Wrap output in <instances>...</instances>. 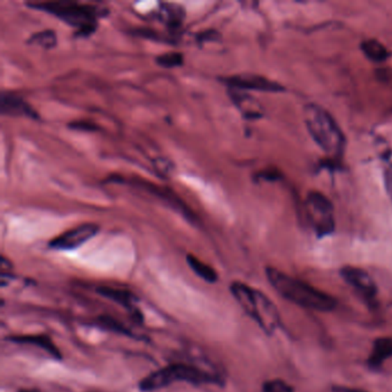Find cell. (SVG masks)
Here are the masks:
<instances>
[{
    "label": "cell",
    "instance_id": "cell-1",
    "mask_svg": "<svg viewBox=\"0 0 392 392\" xmlns=\"http://www.w3.org/2000/svg\"><path fill=\"white\" fill-rule=\"evenodd\" d=\"M266 275L270 286L279 296L300 307L318 312H330L335 309L336 300L330 295L302 279L288 275L274 267L266 268Z\"/></svg>",
    "mask_w": 392,
    "mask_h": 392
},
{
    "label": "cell",
    "instance_id": "cell-2",
    "mask_svg": "<svg viewBox=\"0 0 392 392\" xmlns=\"http://www.w3.org/2000/svg\"><path fill=\"white\" fill-rule=\"evenodd\" d=\"M230 291L244 312L254 320L267 335H272L279 329L281 316L277 307L266 295L240 282H234L230 286Z\"/></svg>",
    "mask_w": 392,
    "mask_h": 392
},
{
    "label": "cell",
    "instance_id": "cell-3",
    "mask_svg": "<svg viewBox=\"0 0 392 392\" xmlns=\"http://www.w3.org/2000/svg\"><path fill=\"white\" fill-rule=\"evenodd\" d=\"M304 119L309 135L327 154L342 156L345 136L335 119L325 108L316 104H309L304 108Z\"/></svg>",
    "mask_w": 392,
    "mask_h": 392
},
{
    "label": "cell",
    "instance_id": "cell-4",
    "mask_svg": "<svg viewBox=\"0 0 392 392\" xmlns=\"http://www.w3.org/2000/svg\"><path fill=\"white\" fill-rule=\"evenodd\" d=\"M28 6L35 10H44L59 17L67 24L76 28L83 36L90 35L96 31L97 20L103 15L105 10L93 6L90 3H77L70 0L61 1H33L27 3Z\"/></svg>",
    "mask_w": 392,
    "mask_h": 392
},
{
    "label": "cell",
    "instance_id": "cell-5",
    "mask_svg": "<svg viewBox=\"0 0 392 392\" xmlns=\"http://www.w3.org/2000/svg\"><path fill=\"white\" fill-rule=\"evenodd\" d=\"M177 381L193 383V384H204V383L219 382V379H216L196 366L173 364L158 369L156 372L151 373L150 375L144 377L140 381V389L144 392L156 391L166 388Z\"/></svg>",
    "mask_w": 392,
    "mask_h": 392
},
{
    "label": "cell",
    "instance_id": "cell-6",
    "mask_svg": "<svg viewBox=\"0 0 392 392\" xmlns=\"http://www.w3.org/2000/svg\"><path fill=\"white\" fill-rule=\"evenodd\" d=\"M309 219L319 236L329 235L335 229L334 206L332 202L319 191H311L307 195Z\"/></svg>",
    "mask_w": 392,
    "mask_h": 392
},
{
    "label": "cell",
    "instance_id": "cell-7",
    "mask_svg": "<svg viewBox=\"0 0 392 392\" xmlns=\"http://www.w3.org/2000/svg\"><path fill=\"white\" fill-rule=\"evenodd\" d=\"M343 279L356 291L362 300L368 304H374L377 296L376 286L372 276L359 267L345 266L341 270Z\"/></svg>",
    "mask_w": 392,
    "mask_h": 392
},
{
    "label": "cell",
    "instance_id": "cell-8",
    "mask_svg": "<svg viewBox=\"0 0 392 392\" xmlns=\"http://www.w3.org/2000/svg\"><path fill=\"white\" fill-rule=\"evenodd\" d=\"M98 231L99 227L96 223H83L73 229L67 230L59 236L54 237V240L49 243V246L51 249L61 251L77 249L79 246L96 236Z\"/></svg>",
    "mask_w": 392,
    "mask_h": 392
},
{
    "label": "cell",
    "instance_id": "cell-9",
    "mask_svg": "<svg viewBox=\"0 0 392 392\" xmlns=\"http://www.w3.org/2000/svg\"><path fill=\"white\" fill-rule=\"evenodd\" d=\"M220 81H222L223 83L227 84L230 89H237V90L265 91V92H279L284 90V88L281 84L256 74H240L234 76L222 77Z\"/></svg>",
    "mask_w": 392,
    "mask_h": 392
},
{
    "label": "cell",
    "instance_id": "cell-10",
    "mask_svg": "<svg viewBox=\"0 0 392 392\" xmlns=\"http://www.w3.org/2000/svg\"><path fill=\"white\" fill-rule=\"evenodd\" d=\"M0 112L10 117H28L38 119V114L33 107L17 93L3 91L0 97Z\"/></svg>",
    "mask_w": 392,
    "mask_h": 392
},
{
    "label": "cell",
    "instance_id": "cell-11",
    "mask_svg": "<svg viewBox=\"0 0 392 392\" xmlns=\"http://www.w3.org/2000/svg\"><path fill=\"white\" fill-rule=\"evenodd\" d=\"M228 93L233 103L236 105L237 108L240 111V113L245 119L253 120V119H259L263 117V106L258 103V100L254 97L243 90L230 89V88Z\"/></svg>",
    "mask_w": 392,
    "mask_h": 392
},
{
    "label": "cell",
    "instance_id": "cell-12",
    "mask_svg": "<svg viewBox=\"0 0 392 392\" xmlns=\"http://www.w3.org/2000/svg\"><path fill=\"white\" fill-rule=\"evenodd\" d=\"M135 182H136L137 186L140 184V186L147 190L149 193H152L154 196L159 197L160 199L165 200L167 204H170V206L175 209V210L180 211L183 215L186 216V219L195 220V216H193L191 212L188 210L186 204L183 203L182 200L173 191H170L167 188H159V186H156L153 183L140 180V179H135Z\"/></svg>",
    "mask_w": 392,
    "mask_h": 392
},
{
    "label": "cell",
    "instance_id": "cell-13",
    "mask_svg": "<svg viewBox=\"0 0 392 392\" xmlns=\"http://www.w3.org/2000/svg\"><path fill=\"white\" fill-rule=\"evenodd\" d=\"M392 358V337H379L373 343L372 352L368 358V366L372 369H379L386 360Z\"/></svg>",
    "mask_w": 392,
    "mask_h": 392
},
{
    "label": "cell",
    "instance_id": "cell-14",
    "mask_svg": "<svg viewBox=\"0 0 392 392\" xmlns=\"http://www.w3.org/2000/svg\"><path fill=\"white\" fill-rule=\"evenodd\" d=\"M7 339L10 342L17 343V344H31V345L37 346L47 351L54 358L61 359L60 351L54 344V341L47 335H17L8 337Z\"/></svg>",
    "mask_w": 392,
    "mask_h": 392
},
{
    "label": "cell",
    "instance_id": "cell-15",
    "mask_svg": "<svg viewBox=\"0 0 392 392\" xmlns=\"http://www.w3.org/2000/svg\"><path fill=\"white\" fill-rule=\"evenodd\" d=\"M97 293H99L100 296L105 297L107 300L117 302L119 305L130 311V312H135L138 314L136 307H135V302H136L137 298L133 296V293H130L129 290L103 286H99V288L97 289Z\"/></svg>",
    "mask_w": 392,
    "mask_h": 392
},
{
    "label": "cell",
    "instance_id": "cell-16",
    "mask_svg": "<svg viewBox=\"0 0 392 392\" xmlns=\"http://www.w3.org/2000/svg\"><path fill=\"white\" fill-rule=\"evenodd\" d=\"M160 20L165 22L172 29H177L181 27L186 12L183 7L175 5V3H163L160 7Z\"/></svg>",
    "mask_w": 392,
    "mask_h": 392
},
{
    "label": "cell",
    "instance_id": "cell-17",
    "mask_svg": "<svg viewBox=\"0 0 392 392\" xmlns=\"http://www.w3.org/2000/svg\"><path fill=\"white\" fill-rule=\"evenodd\" d=\"M361 50L369 60L374 63H383L390 57L389 51L379 40H367L361 44Z\"/></svg>",
    "mask_w": 392,
    "mask_h": 392
},
{
    "label": "cell",
    "instance_id": "cell-18",
    "mask_svg": "<svg viewBox=\"0 0 392 392\" xmlns=\"http://www.w3.org/2000/svg\"><path fill=\"white\" fill-rule=\"evenodd\" d=\"M186 261L190 268L199 276L200 279H205L209 283H215L219 279V276L216 274L215 270L209 266L207 263H203L202 260L198 259L193 254H188L186 256Z\"/></svg>",
    "mask_w": 392,
    "mask_h": 392
},
{
    "label": "cell",
    "instance_id": "cell-19",
    "mask_svg": "<svg viewBox=\"0 0 392 392\" xmlns=\"http://www.w3.org/2000/svg\"><path fill=\"white\" fill-rule=\"evenodd\" d=\"M29 44H35L44 49H52L57 44V36L54 31H43L33 33L29 40Z\"/></svg>",
    "mask_w": 392,
    "mask_h": 392
},
{
    "label": "cell",
    "instance_id": "cell-20",
    "mask_svg": "<svg viewBox=\"0 0 392 392\" xmlns=\"http://www.w3.org/2000/svg\"><path fill=\"white\" fill-rule=\"evenodd\" d=\"M156 63L163 68H175L182 66L184 57L181 52H167L156 58Z\"/></svg>",
    "mask_w": 392,
    "mask_h": 392
},
{
    "label": "cell",
    "instance_id": "cell-21",
    "mask_svg": "<svg viewBox=\"0 0 392 392\" xmlns=\"http://www.w3.org/2000/svg\"><path fill=\"white\" fill-rule=\"evenodd\" d=\"M98 320H99L100 326H103L104 328H107V329L112 330V332H120L123 335L133 336L131 332L126 326H123L120 321L114 319L113 316H99Z\"/></svg>",
    "mask_w": 392,
    "mask_h": 392
},
{
    "label": "cell",
    "instance_id": "cell-22",
    "mask_svg": "<svg viewBox=\"0 0 392 392\" xmlns=\"http://www.w3.org/2000/svg\"><path fill=\"white\" fill-rule=\"evenodd\" d=\"M263 392H296L293 386L283 379H270L263 383Z\"/></svg>",
    "mask_w": 392,
    "mask_h": 392
},
{
    "label": "cell",
    "instance_id": "cell-23",
    "mask_svg": "<svg viewBox=\"0 0 392 392\" xmlns=\"http://www.w3.org/2000/svg\"><path fill=\"white\" fill-rule=\"evenodd\" d=\"M220 35L219 31H215V29H209V31H203L200 33L198 36H197V40L202 42V43H205V42H215V40H219Z\"/></svg>",
    "mask_w": 392,
    "mask_h": 392
},
{
    "label": "cell",
    "instance_id": "cell-24",
    "mask_svg": "<svg viewBox=\"0 0 392 392\" xmlns=\"http://www.w3.org/2000/svg\"><path fill=\"white\" fill-rule=\"evenodd\" d=\"M70 128L75 130H84V131H97L99 128L95 123L89 122V121H76V122L70 123Z\"/></svg>",
    "mask_w": 392,
    "mask_h": 392
},
{
    "label": "cell",
    "instance_id": "cell-25",
    "mask_svg": "<svg viewBox=\"0 0 392 392\" xmlns=\"http://www.w3.org/2000/svg\"><path fill=\"white\" fill-rule=\"evenodd\" d=\"M376 76L381 82H391L392 81V70L390 68H381L376 70Z\"/></svg>",
    "mask_w": 392,
    "mask_h": 392
},
{
    "label": "cell",
    "instance_id": "cell-26",
    "mask_svg": "<svg viewBox=\"0 0 392 392\" xmlns=\"http://www.w3.org/2000/svg\"><path fill=\"white\" fill-rule=\"evenodd\" d=\"M332 392H367L365 390L350 388V386H335L332 388Z\"/></svg>",
    "mask_w": 392,
    "mask_h": 392
},
{
    "label": "cell",
    "instance_id": "cell-27",
    "mask_svg": "<svg viewBox=\"0 0 392 392\" xmlns=\"http://www.w3.org/2000/svg\"><path fill=\"white\" fill-rule=\"evenodd\" d=\"M386 186L392 199V172H388V173L386 174Z\"/></svg>",
    "mask_w": 392,
    "mask_h": 392
},
{
    "label": "cell",
    "instance_id": "cell-28",
    "mask_svg": "<svg viewBox=\"0 0 392 392\" xmlns=\"http://www.w3.org/2000/svg\"><path fill=\"white\" fill-rule=\"evenodd\" d=\"M19 392H38V391H36V390H31V389H22L20 390V391Z\"/></svg>",
    "mask_w": 392,
    "mask_h": 392
}]
</instances>
